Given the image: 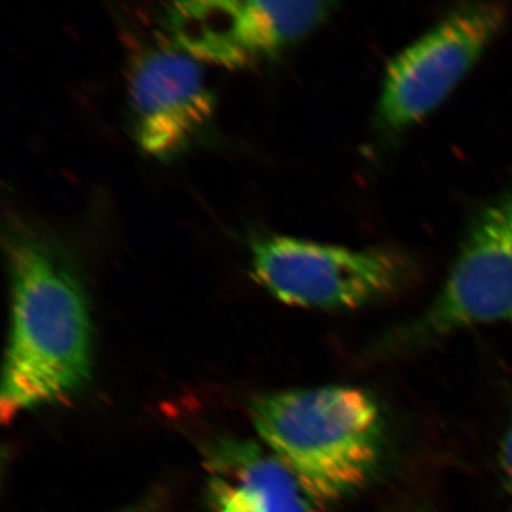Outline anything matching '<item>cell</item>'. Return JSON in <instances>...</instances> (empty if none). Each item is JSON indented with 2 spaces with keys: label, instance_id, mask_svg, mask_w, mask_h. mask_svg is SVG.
Instances as JSON below:
<instances>
[{
  "label": "cell",
  "instance_id": "6da1fadb",
  "mask_svg": "<svg viewBox=\"0 0 512 512\" xmlns=\"http://www.w3.org/2000/svg\"><path fill=\"white\" fill-rule=\"evenodd\" d=\"M10 329L3 363V421L62 402L89 383L93 328L76 264L45 232L25 222L6 228Z\"/></svg>",
  "mask_w": 512,
  "mask_h": 512
},
{
  "label": "cell",
  "instance_id": "7a4b0ae2",
  "mask_svg": "<svg viewBox=\"0 0 512 512\" xmlns=\"http://www.w3.org/2000/svg\"><path fill=\"white\" fill-rule=\"evenodd\" d=\"M251 419L313 503H332L360 490L383 456L384 419L375 397L353 386H322L261 394Z\"/></svg>",
  "mask_w": 512,
  "mask_h": 512
},
{
  "label": "cell",
  "instance_id": "3957f363",
  "mask_svg": "<svg viewBox=\"0 0 512 512\" xmlns=\"http://www.w3.org/2000/svg\"><path fill=\"white\" fill-rule=\"evenodd\" d=\"M252 274L286 305L352 311L409 284L413 262L389 248H348L271 235L251 245Z\"/></svg>",
  "mask_w": 512,
  "mask_h": 512
},
{
  "label": "cell",
  "instance_id": "277c9868",
  "mask_svg": "<svg viewBox=\"0 0 512 512\" xmlns=\"http://www.w3.org/2000/svg\"><path fill=\"white\" fill-rule=\"evenodd\" d=\"M503 3L451 10L387 64L376 104V130L394 137L417 126L451 96L507 25Z\"/></svg>",
  "mask_w": 512,
  "mask_h": 512
},
{
  "label": "cell",
  "instance_id": "5b68a950",
  "mask_svg": "<svg viewBox=\"0 0 512 512\" xmlns=\"http://www.w3.org/2000/svg\"><path fill=\"white\" fill-rule=\"evenodd\" d=\"M512 323V184L471 221L426 311L384 345L410 348L473 326Z\"/></svg>",
  "mask_w": 512,
  "mask_h": 512
},
{
  "label": "cell",
  "instance_id": "8992f818",
  "mask_svg": "<svg viewBox=\"0 0 512 512\" xmlns=\"http://www.w3.org/2000/svg\"><path fill=\"white\" fill-rule=\"evenodd\" d=\"M335 3L205 0L170 6L167 22L177 45L197 60L251 66L298 45L328 20Z\"/></svg>",
  "mask_w": 512,
  "mask_h": 512
},
{
  "label": "cell",
  "instance_id": "52a82bcc",
  "mask_svg": "<svg viewBox=\"0 0 512 512\" xmlns=\"http://www.w3.org/2000/svg\"><path fill=\"white\" fill-rule=\"evenodd\" d=\"M128 106L138 146L164 160L201 136L214 116L215 97L200 60L178 45H157L131 66Z\"/></svg>",
  "mask_w": 512,
  "mask_h": 512
},
{
  "label": "cell",
  "instance_id": "ba28073f",
  "mask_svg": "<svg viewBox=\"0 0 512 512\" xmlns=\"http://www.w3.org/2000/svg\"><path fill=\"white\" fill-rule=\"evenodd\" d=\"M210 512H311L298 478L268 448L225 439L208 450Z\"/></svg>",
  "mask_w": 512,
  "mask_h": 512
},
{
  "label": "cell",
  "instance_id": "9c48e42d",
  "mask_svg": "<svg viewBox=\"0 0 512 512\" xmlns=\"http://www.w3.org/2000/svg\"><path fill=\"white\" fill-rule=\"evenodd\" d=\"M500 467L504 483L512 495V421L505 430L500 446Z\"/></svg>",
  "mask_w": 512,
  "mask_h": 512
},
{
  "label": "cell",
  "instance_id": "30bf717a",
  "mask_svg": "<svg viewBox=\"0 0 512 512\" xmlns=\"http://www.w3.org/2000/svg\"><path fill=\"white\" fill-rule=\"evenodd\" d=\"M119 512H163V500L160 495H147L143 500L127 505Z\"/></svg>",
  "mask_w": 512,
  "mask_h": 512
}]
</instances>
